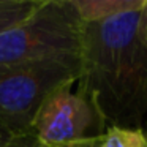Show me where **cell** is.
Wrapping results in <instances>:
<instances>
[{
	"label": "cell",
	"mask_w": 147,
	"mask_h": 147,
	"mask_svg": "<svg viewBox=\"0 0 147 147\" xmlns=\"http://www.w3.org/2000/svg\"><path fill=\"white\" fill-rule=\"evenodd\" d=\"M84 24L112 19L131 11H141L147 0H71Z\"/></svg>",
	"instance_id": "5"
},
{
	"label": "cell",
	"mask_w": 147,
	"mask_h": 147,
	"mask_svg": "<svg viewBox=\"0 0 147 147\" xmlns=\"http://www.w3.org/2000/svg\"><path fill=\"white\" fill-rule=\"evenodd\" d=\"M0 147H45L36 136L30 131V133H22V134H14L7 144Z\"/></svg>",
	"instance_id": "8"
},
{
	"label": "cell",
	"mask_w": 147,
	"mask_h": 147,
	"mask_svg": "<svg viewBox=\"0 0 147 147\" xmlns=\"http://www.w3.org/2000/svg\"><path fill=\"white\" fill-rule=\"evenodd\" d=\"M138 35L144 46L147 48V2L144 8L139 11V19H138Z\"/></svg>",
	"instance_id": "9"
},
{
	"label": "cell",
	"mask_w": 147,
	"mask_h": 147,
	"mask_svg": "<svg viewBox=\"0 0 147 147\" xmlns=\"http://www.w3.org/2000/svg\"><path fill=\"white\" fill-rule=\"evenodd\" d=\"M81 55L0 65V125L14 134L32 131L43 101L63 84H76Z\"/></svg>",
	"instance_id": "3"
},
{
	"label": "cell",
	"mask_w": 147,
	"mask_h": 147,
	"mask_svg": "<svg viewBox=\"0 0 147 147\" xmlns=\"http://www.w3.org/2000/svg\"><path fill=\"white\" fill-rule=\"evenodd\" d=\"M40 3L41 0H0V33L22 22Z\"/></svg>",
	"instance_id": "7"
},
{
	"label": "cell",
	"mask_w": 147,
	"mask_h": 147,
	"mask_svg": "<svg viewBox=\"0 0 147 147\" xmlns=\"http://www.w3.org/2000/svg\"><path fill=\"white\" fill-rule=\"evenodd\" d=\"M13 136H14V133H11V131L8 130V128H5L3 125H0V146L7 144Z\"/></svg>",
	"instance_id": "10"
},
{
	"label": "cell",
	"mask_w": 147,
	"mask_h": 147,
	"mask_svg": "<svg viewBox=\"0 0 147 147\" xmlns=\"http://www.w3.org/2000/svg\"><path fill=\"white\" fill-rule=\"evenodd\" d=\"M63 84L48 95L32 123V133L45 147H67L101 138L106 123L96 108Z\"/></svg>",
	"instance_id": "4"
},
{
	"label": "cell",
	"mask_w": 147,
	"mask_h": 147,
	"mask_svg": "<svg viewBox=\"0 0 147 147\" xmlns=\"http://www.w3.org/2000/svg\"><path fill=\"white\" fill-rule=\"evenodd\" d=\"M98 147H147V125L142 128L108 127L98 139Z\"/></svg>",
	"instance_id": "6"
},
{
	"label": "cell",
	"mask_w": 147,
	"mask_h": 147,
	"mask_svg": "<svg viewBox=\"0 0 147 147\" xmlns=\"http://www.w3.org/2000/svg\"><path fill=\"white\" fill-rule=\"evenodd\" d=\"M139 11L82 27L78 92L106 127L142 128L147 114V48L138 35Z\"/></svg>",
	"instance_id": "1"
},
{
	"label": "cell",
	"mask_w": 147,
	"mask_h": 147,
	"mask_svg": "<svg viewBox=\"0 0 147 147\" xmlns=\"http://www.w3.org/2000/svg\"><path fill=\"white\" fill-rule=\"evenodd\" d=\"M98 139L87 141V142H79V144H73V146H67V147H98Z\"/></svg>",
	"instance_id": "11"
},
{
	"label": "cell",
	"mask_w": 147,
	"mask_h": 147,
	"mask_svg": "<svg viewBox=\"0 0 147 147\" xmlns=\"http://www.w3.org/2000/svg\"><path fill=\"white\" fill-rule=\"evenodd\" d=\"M82 27L71 0H41L29 18L0 33V65L81 55Z\"/></svg>",
	"instance_id": "2"
}]
</instances>
